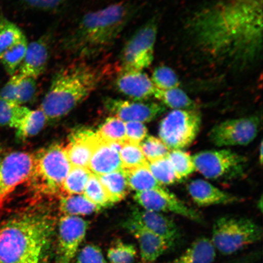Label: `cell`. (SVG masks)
<instances>
[{
	"instance_id": "cell-1",
	"label": "cell",
	"mask_w": 263,
	"mask_h": 263,
	"mask_svg": "<svg viewBox=\"0 0 263 263\" xmlns=\"http://www.w3.org/2000/svg\"><path fill=\"white\" fill-rule=\"evenodd\" d=\"M263 0H218L197 10L185 32L210 63L244 70L261 58Z\"/></svg>"
},
{
	"instance_id": "cell-2",
	"label": "cell",
	"mask_w": 263,
	"mask_h": 263,
	"mask_svg": "<svg viewBox=\"0 0 263 263\" xmlns=\"http://www.w3.org/2000/svg\"><path fill=\"white\" fill-rule=\"evenodd\" d=\"M57 227L50 210L34 206L0 223V263H49Z\"/></svg>"
},
{
	"instance_id": "cell-3",
	"label": "cell",
	"mask_w": 263,
	"mask_h": 263,
	"mask_svg": "<svg viewBox=\"0 0 263 263\" xmlns=\"http://www.w3.org/2000/svg\"><path fill=\"white\" fill-rule=\"evenodd\" d=\"M133 12L131 5L120 2L88 13L65 38L64 49L78 58L97 57L112 46Z\"/></svg>"
},
{
	"instance_id": "cell-4",
	"label": "cell",
	"mask_w": 263,
	"mask_h": 263,
	"mask_svg": "<svg viewBox=\"0 0 263 263\" xmlns=\"http://www.w3.org/2000/svg\"><path fill=\"white\" fill-rule=\"evenodd\" d=\"M101 71L85 63L72 64L59 70L42 101L40 109L48 121L65 116L98 87Z\"/></svg>"
},
{
	"instance_id": "cell-5",
	"label": "cell",
	"mask_w": 263,
	"mask_h": 263,
	"mask_svg": "<svg viewBox=\"0 0 263 263\" xmlns=\"http://www.w3.org/2000/svg\"><path fill=\"white\" fill-rule=\"evenodd\" d=\"M32 173L27 181L36 199L59 198L71 168L65 148L53 144L34 154Z\"/></svg>"
},
{
	"instance_id": "cell-6",
	"label": "cell",
	"mask_w": 263,
	"mask_h": 263,
	"mask_svg": "<svg viewBox=\"0 0 263 263\" xmlns=\"http://www.w3.org/2000/svg\"><path fill=\"white\" fill-rule=\"evenodd\" d=\"M262 234L261 227L251 219L223 216L214 223L210 239L217 252L229 256L260 241Z\"/></svg>"
},
{
	"instance_id": "cell-7",
	"label": "cell",
	"mask_w": 263,
	"mask_h": 263,
	"mask_svg": "<svg viewBox=\"0 0 263 263\" xmlns=\"http://www.w3.org/2000/svg\"><path fill=\"white\" fill-rule=\"evenodd\" d=\"M202 124V116L196 110H173L159 124V139L171 150L189 147L195 140Z\"/></svg>"
},
{
	"instance_id": "cell-8",
	"label": "cell",
	"mask_w": 263,
	"mask_h": 263,
	"mask_svg": "<svg viewBox=\"0 0 263 263\" xmlns=\"http://www.w3.org/2000/svg\"><path fill=\"white\" fill-rule=\"evenodd\" d=\"M196 170L211 180H233L244 176L246 157L230 149L202 151L192 156Z\"/></svg>"
},
{
	"instance_id": "cell-9",
	"label": "cell",
	"mask_w": 263,
	"mask_h": 263,
	"mask_svg": "<svg viewBox=\"0 0 263 263\" xmlns=\"http://www.w3.org/2000/svg\"><path fill=\"white\" fill-rule=\"evenodd\" d=\"M159 30L156 16L147 21L134 33L121 54L122 70L143 71L153 64Z\"/></svg>"
},
{
	"instance_id": "cell-10",
	"label": "cell",
	"mask_w": 263,
	"mask_h": 263,
	"mask_svg": "<svg viewBox=\"0 0 263 263\" xmlns=\"http://www.w3.org/2000/svg\"><path fill=\"white\" fill-rule=\"evenodd\" d=\"M34 163V154L24 151H13L0 156V206L19 185L27 182Z\"/></svg>"
},
{
	"instance_id": "cell-11",
	"label": "cell",
	"mask_w": 263,
	"mask_h": 263,
	"mask_svg": "<svg viewBox=\"0 0 263 263\" xmlns=\"http://www.w3.org/2000/svg\"><path fill=\"white\" fill-rule=\"evenodd\" d=\"M261 122L258 115L226 120L212 128L209 139L218 147L248 145L257 137Z\"/></svg>"
},
{
	"instance_id": "cell-12",
	"label": "cell",
	"mask_w": 263,
	"mask_h": 263,
	"mask_svg": "<svg viewBox=\"0 0 263 263\" xmlns=\"http://www.w3.org/2000/svg\"><path fill=\"white\" fill-rule=\"evenodd\" d=\"M134 199L141 209L163 214L174 213L195 222H203L202 216L198 212L190 208L163 186L145 192H136Z\"/></svg>"
},
{
	"instance_id": "cell-13",
	"label": "cell",
	"mask_w": 263,
	"mask_h": 263,
	"mask_svg": "<svg viewBox=\"0 0 263 263\" xmlns=\"http://www.w3.org/2000/svg\"><path fill=\"white\" fill-rule=\"evenodd\" d=\"M89 222L80 216L63 215L58 222L55 263H71L83 242Z\"/></svg>"
},
{
	"instance_id": "cell-14",
	"label": "cell",
	"mask_w": 263,
	"mask_h": 263,
	"mask_svg": "<svg viewBox=\"0 0 263 263\" xmlns=\"http://www.w3.org/2000/svg\"><path fill=\"white\" fill-rule=\"evenodd\" d=\"M104 106L114 117L126 122L148 123L160 116L166 110L161 103H144L108 98Z\"/></svg>"
},
{
	"instance_id": "cell-15",
	"label": "cell",
	"mask_w": 263,
	"mask_h": 263,
	"mask_svg": "<svg viewBox=\"0 0 263 263\" xmlns=\"http://www.w3.org/2000/svg\"><path fill=\"white\" fill-rule=\"evenodd\" d=\"M128 218L165 240L171 246L180 238L178 226L163 213L134 207Z\"/></svg>"
},
{
	"instance_id": "cell-16",
	"label": "cell",
	"mask_w": 263,
	"mask_h": 263,
	"mask_svg": "<svg viewBox=\"0 0 263 263\" xmlns=\"http://www.w3.org/2000/svg\"><path fill=\"white\" fill-rule=\"evenodd\" d=\"M100 137L97 133L88 129H79L69 137L64 147L66 155L71 167L87 168L95 147Z\"/></svg>"
},
{
	"instance_id": "cell-17",
	"label": "cell",
	"mask_w": 263,
	"mask_h": 263,
	"mask_svg": "<svg viewBox=\"0 0 263 263\" xmlns=\"http://www.w3.org/2000/svg\"><path fill=\"white\" fill-rule=\"evenodd\" d=\"M115 84L121 94L137 101L154 97L157 89L149 76L141 70H121Z\"/></svg>"
},
{
	"instance_id": "cell-18",
	"label": "cell",
	"mask_w": 263,
	"mask_h": 263,
	"mask_svg": "<svg viewBox=\"0 0 263 263\" xmlns=\"http://www.w3.org/2000/svg\"><path fill=\"white\" fill-rule=\"evenodd\" d=\"M122 226L137 239L141 258L144 262L156 261L172 247L165 240L129 218L123 222Z\"/></svg>"
},
{
	"instance_id": "cell-19",
	"label": "cell",
	"mask_w": 263,
	"mask_h": 263,
	"mask_svg": "<svg viewBox=\"0 0 263 263\" xmlns=\"http://www.w3.org/2000/svg\"><path fill=\"white\" fill-rule=\"evenodd\" d=\"M122 144L109 142L100 138L92 154L88 169L97 176L123 169L120 157Z\"/></svg>"
},
{
	"instance_id": "cell-20",
	"label": "cell",
	"mask_w": 263,
	"mask_h": 263,
	"mask_svg": "<svg viewBox=\"0 0 263 263\" xmlns=\"http://www.w3.org/2000/svg\"><path fill=\"white\" fill-rule=\"evenodd\" d=\"M49 40L45 36L28 44L17 72L22 77L37 79L44 73L49 61Z\"/></svg>"
},
{
	"instance_id": "cell-21",
	"label": "cell",
	"mask_w": 263,
	"mask_h": 263,
	"mask_svg": "<svg viewBox=\"0 0 263 263\" xmlns=\"http://www.w3.org/2000/svg\"><path fill=\"white\" fill-rule=\"evenodd\" d=\"M188 192L194 202L199 206L230 204L242 200L202 179L191 182L188 185Z\"/></svg>"
},
{
	"instance_id": "cell-22",
	"label": "cell",
	"mask_w": 263,
	"mask_h": 263,
	"mask_svg": "<svg viewBox=\"0 0 263 263\" xmlns=\"http://www.w3.org/2000/svg\"><path fill=\"white\" fill-rule=\"evenodd\" d=\"M216 252L211 239L203 236L194 241L183 254L170 263H213Z\"/></svg>"
},
{
	"instance_id": "cell-23",
	"label": "cell",
	"mask_w": 263,
	"mask_h": 263,
	"mask_svg": "<svg viewBox=\"0 0 263 263\" xmlns=\"http://www.w3.org/2000/svg\"><path fill=\"white\" fill-rule=\"evenodd\" d=\"M98 177L114 205L126 198L130 189L124 170Z\"/></svg>"
},
{
	"instance_id": "cell-24",
	"label": "cell",
	"mask_w": 263,
	"mask_h": 263,
	"mask_svg": "<svg viewBox=\"0 0 263 263\" xmlns=\"http://www.w3.org/2000/svg\"><path fill=\"white\" fill-rule=\"evenodd\" d=\"M154 97L165 107L173 110H196L197 104L179 87L167 90L156 89Z\"/></svg>"
},
{
	"instance_id": "cell-25",
	"label": "cell",
	"mask_w": 263,
	"mask_h": 263,
	"mask_svg": "<svg viewBox=\"0 0 263 263\" xmlns=\"http://www.w3.org/2000/svg\"><path fill=\"white\" fill-rule=\"evenodd\" d=\"M59 209L63 215L74 216L90 215L101 210L81 195L61 196Z\"/></svg>"
},
{
	"instance_id": "cell-26",
	"label": "cell",
	"mask_w": 263,
	"mask_h": 263,
	"mask_svg": "<svg viewBox=\"0 0 263 263\" xmlns=\"http://www.w3.org/2000/svg\"><path fill=\"white\" fill-rule=\"evenodd\" d=\"M124 172L129 189L136 192H145L163 186L154 178L148 167V163L133 170H124Z\"/></svg>"
},
{
	"instance_id": "cell-27",
	"label": "cell",
	"mask_w": 263,
	"mask_h": 263,
	"mask_svg": "<svg viewBox=\"0 0 263 263\" xmlns=\"http://www.w3.org/2000/svg\"><path fill=\"white\" fill-rule=\"evenodd\" d=\"M48 121L47 117L41 109L29 110L16 128V136L25 140L37 135Z\"/></svg>"
},
{
	"instance_id": "cell-28",
	"label": "cell",
	"mask_w": 263,
	"mask_h": 263,
	"mask_svg": "<svg viewBox=\"0 0 263 263\" xmlns=\"http://www.w3.org/2000/svg\"><path fill=\"white\" fill-rule=\"evenodd\" d=\"M91 174L87 168L71 167L62 186V196L83 194Z\"/></svg>"
},
{
	"instance_id": "cell-29",
	"label": "cell",
	"mask_w": 263,
	"mask_h": 263,
	"mask_svg": "<svg viewBox=\"0 0 263 263\" xmlns=\"http://www.w3.org/2000/svg\"><path fill=\"white\" fill-rule=\"evenodd\" d=\"M28 43L25 35L22 40L14 47L8 49L0 57V62L4 67L6 73L9 76L14 75L24 61Z\"/></svg>"
},
{
	"instance_id": "cell-30",
	"label": "cell",
	"mask_w": 263,
	"mask_h": 263,
	"mask_svg": "<svg viewBox=\"0 0 263 263\" xmlns=\"http://www.w3.org/2000/svg\"><path fill=\"white\" fill-rule=\"evenodd\" d=\"M102 139L109 142L123 144L126 142V125L117 117L107 118L97 132Z\"/></svg>"
},
{
	"instance_id": "cell-31",
	"label": "cell",
	"mask_w": 263,
	"mask_h": 263,
	"mask_svg": "<svg viewBox=\"0 0 263 263\" xmlns=\"http://www.w3.org/2000/svg\"><path fill=\"white\" fill-rule=\"evenodd\" d=\"M29 110L24 106L0 100V127H9L16 129Z\"/></svg>"
},
{
	"instance_id": "cell-32",
	"label": "cell",
	"mask_w": 263,
	"mask_h": 263,
	"mask_svg": "<svg viewBox=\"0 0 263 263\" xmlns=\"http://www.w3.org/2000/svg\"><path fill=\"white\" fill-rule=\"evenodd\" d=\"M148 167L161 185H169L182 180L177 175L167 157L148 162Z\"/></svg>"
},
{
	"instance_id": "cell-33",
	"label": "cell",
	"mask_w": 263,
	"mask_h": 263,
	"mask_svg": "<svg viewBox=\"0 0 263 263\" xmlns=\"http://www.w3.org/2000/svg\"><path fill=\"white\" fill-rule=\"evenodd\" d=\"M120 157L124 170H130L146 165L147 161L143 155L140 144L126 141L122 144Z\"/></svg>"
},
{
	"instance_id": "cell-34",
	"label": "cell",
	"mask_w": 263,
	"mask_h": 263,
	"mask_svg": "<svg viewBox=\"0 0 263 263\" xmlns=\"http://www.w3.org/2000/svg\"><path fill=\"white\" fill-rule=\"evenodd\" d=\"M84 196L94 205L101 210L108 208L113 203L108 198L98 177L91 174L85 186Z\"/></svg>"
},
{
	"instance_id": "cell-35",
	"label": "cell",
	"mask_w": 263,
	"mask_h": 263,
	"mask_svg": "<svg viewBox=\"0 0 263 263\" xmlns=\"http://www.w3.org/2000/svg\"><path fill=\"white\" fill-rule=\"evenodd\" d=\"M137 254L136 247L119 239L108 249L107 258L110 263H134Z\"/></svg>"
},
{
	"instance_id": "cell-36",
	"label": "cell",
	"mask_w": 263,
	"mask_h": 263,
	"mask_svg": "<svg viewBox=\"0 0 263 263\" xmlns=\"http://www.w3.org/2000/svg\"><path fill=\"white\" fill-rule=\"evenodd\" d=\"M167 157L172 163L177 175L182 180L196 171L192 156L185 151L181 149L171 150Z\"/></svg>"
},
{
	"instance_id": "cell-37",
	"label": "cell",
	"mask_w": 263,
	"mask_h": 263,
	"mask_svg": "<svg viewBox=\"0 0 263 263\" xmlns=\"http://www.w3.org/2000/svg\"><path fill=\"white\" fill-rule=\"evenodd\" d=\"M157 89L167 90L179 87L180 81L178 76L172 68L160 66L154 70L151 78Z\"/></svg>"
},
{
	"instance_id": "cell-38",
	"label": "cell",
	"mask_w": 263,
	"mask_h": 263,
	"mask_svg": "<svg viewBox=\"0 0 263 263\" xmlns=\"http://www.w3.org/2000/svg\"><path fill=\"white\" fill-rule=\"evenodd\" d=\"M140 146L147 162L166 158L170 151L159 138L154 136L147 137Z\"/></svg>"
},
{
	"instance_id": "cell-39",
	"label": "cell",
	"mask_w": 263,
	"mask_h": 263,
	"mask_svg": "<svg viewBox=\"0 0 263 263\" xmlns=\"http://www.w3.org/2000/svg\"><path fill=\"white\" fill-rule=\"evenodd\" d=\"M24 35L17 26L8 21L0 31V57L18 44Z\"/></svg>"
},
{
	"instance_id": "cell-40",
	"label": "cell",
	"mask_w": 263,
	"mask_h": 263,
	"mask_svg": "<svg viewBox=\"0 0 263 263\" xmlns=\"http://www.w3.org/2000/svg\"><path fill=\"white\" fill-rule=\"evenodd\" d=\"M37 90L36 79L22 77L19 81L16 90V104L23 106L25 104L32 103L36 97Z\"/></svg>"
},
{
	"instance_id": "cell-41",
	"label": "cell",
	"mask_w": 263,
	"mask_h": 263,
	"mask_svg": "<svg viewBox=\"0 0 263 263\" xmlns=\"http://www.w3.org/2000/svg\"><path fill=\"white\" fill-rule=\"evenodd\" d=\"M74 263H107L100 247L88 245L79 252Z\"/></svg>"
},
{
	"instance_id": "cell-42",
	"label": "cell",
	"mask_w": 263,
	"mask_h": 263,
	"mask_svg": "<svg viewBox=\"0 0 263 263\" xmlns=\"http://www.w3.org/2000/svg\"><path fill=\"white\" fill-rule=\"evenodd\" d=\"M126 140L130 142L141 144L146 139L147 132L145 125L140 122H126Z\"/></svg>"
},
{
	"instance_id": "cell-43",
	"label": "cell",
	"mask_w": 263,
	"mask_h": 263,
	"mask_svg": "<svg viewBox=\"0 0 263 263\" xmlns=\"http://www.w3.org/2000/svg\"><path fill=\"white\" fill-rule=\"evenodd\" d=\"M22 78V76L18 73H16L11 77L9 80L0 90V100L16 104V90H17L19 81H21Z\"/></svg>"
},
{
	"instance_id": "cell-44",
	"label": "cell",
	"mask_w": 263,
	"mask_h": 263,
	"mask_svg": "<svg viewBox=\"0 0 263 263\" xmlns=\"http://www.w3.org/2000/svg\"><path fill=\"white\" fill-rule=\"evenodd\" d=\"M26 4L31 7L44 11H50L57 9L64 0H24Z\"/></svg>"
},
{
	"instance_id": "cell-45",
	"label": "cell",
	"mask_w": 263,
	"mask_h": 263,
	"mask_svg": "<svg viewBox=\"0 0 263 263\" xmlns=\"http://www.w3.org/2000/svg\"><path fill=\"white\" fill-rule=\"evenodd\" d=\"M262 147H263L262 142L261 141L260 146H259V163H260V164H261V165L262 163V152H263Z\"/></svg>"
},
{
	"instance_id": "cell-46",
	"label": "cell",
	"mask_w": 263,
	"mask_h": 263,
	"mask_svg": "<svg viewBox=\"0 0 263 263\" xmlns=\"http://www.w3.org/2000/svg\"><path fill=\"white\" fill-rule=\"evenodd\" d=\"M8 20H6L4 17H2V16H0V31L2 30V29L3 28L6 24V23L7 22Z\"/></svg>"
},
{
	"instance_id": "cell-47",
	"label": "cell",
	"mask_w": 263,
	"mask_h": 263,
	"mask_svg": "<svg viewBox=\"0 0 263 263\" xmlns=\"http://www.w3.org/2000/svg\"><path fill=\"white\" fill-rule=\"evenodd\" d=\"M229 263H242V261L241 260V259H238V260L236 261H233L232 262H230Z\"/></svg>"
}]
</instances>
